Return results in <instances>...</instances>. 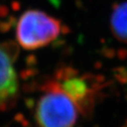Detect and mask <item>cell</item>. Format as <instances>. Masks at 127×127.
I'll return each instance as SVG.
<instances>
[{
  "label": "cell",
  "instance_id": "6da1fadb",
  "mask_svg": "<svg viewBox=\"0 0 127 127\" xmlns=\"http://www.w3.org/2000/svg\"><path fill=\"white\" fill-rule=\"evenodd\" d=\"M34 113L39 127H74L87 112L52 77L44 85Z\"/></svg>",
  "mask_w": 127,
  "mask_h": 127
},
{
  "label": "cell",
  "instance_id": "277c9868",
  "mask_svg": "<svg viewBox=\"0 0 127 127\" xmlns=\"http://www.w3.org/2000/svg\"><path fill=\"white\" fill-rule=\"evenodd\" d=\"M110 26L114 35L127 43V3L119 4L113 9Z\"/></svg>",
  "mask_w": 127,
  "mask_h": 127
},
{
  "label": "cell",
  "instance_id": "3957f363",
  "mask_svg": "<svg viewBox=\"0 0 127 127\" xmlns=\"http://www.w3.org/2000/svg\"><path fill=\"white\" fill-rule=\"evenodd\" d=\"M19 78L12 55L0 44V109L12 104L19 93Z\"/></svg>",
  "mask_w": 127,
  "mask_h": 127
},
{
  "label": "cell",
  "instance_id": "7a4b0ae2",
  "mask_svg": "<svg viewBox=\"0 0 127 127\" xmlns=\"http://www.w3.org/2000/svg\"><path fill=\"white\" fill-rule=\"evenodd\" d=\"M61 20L36 9L22 13L16 26V39L27 50H39L50 45L64 33Z\"/></svg>",
  "mask_w": 127,
  "mask_h": 127
}]
</instances>
